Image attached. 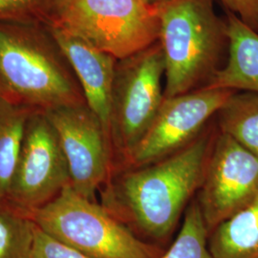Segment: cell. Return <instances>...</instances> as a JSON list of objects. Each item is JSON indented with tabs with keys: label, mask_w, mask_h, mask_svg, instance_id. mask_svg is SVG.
Segmentation results:
<instances>
[{
	"label": "cell",
	"mask_w": 258,
	"mask_h": 258,
	"mask_svg": "<svg viewBox=\"0 0 258 258\" xmlns=\"http://www.w3.org/2000/svg\"><path fill=\"white\" fill-rule=\"evenodd\" d=\"M68 185L69 169L57 134L43 110L34 109L7 198L31 212L49 203Z\"/></svg>",
	"instance_id": "ba28073f"
},
{
	"label": "cell",
	"mask_w": 258,
	"mask_h": 258,
	"mask_svg": "<svg viewBox=\"0 0 258 258\" xmlns=\"http://www.w3.org/2000/svg\"><path fill=\"white\" fill-rule=\"evenodd\" d=\"M225 7L258 32V0H221Z\"/></svg>",
	"instance_id": "ffe728a7"
},
{
	"label": "cell",
	"mask_w": 258,
	"mask_h": 258,
	"mask_svg": "<svg viewBox=\"0 0 258 258\" xmlns=\"http://www.w3.org/2000/svg\"><path fill=\"white\" fill-rule=\"evenodd\" d=\"M53 12V0H0V22L47 24Z\"/></svg>",
	"instance_id": "ac0fdd59"
},
{
	"label": "cell",
	"mask_w": 258,
	"mask_h": 258,
	"mask_svg": "<svg viewBox=\"0 0 258 258\" xmlns=\"http://www.w3.org/2000/svg\"><path fill=\"white\" fill-rule=\"evenodd\" d=\"M45 26L77 76L85 103L110 137L111 93L118 59L61 28Z\"/></svg>",
	"instance_id": "8fae6325"
},
{
	"label": "cell",
	"mask_w": 258,
	"mask_h": 258,
	"mask_svg": "<svg viewBox=\"0 0 258 258\" xmlns=\"http://www.w3.org/2000/svg\"><path fill=\"white\" fill-rule=\"evenodd\" d=\"M228 57L205 87L258 94V32L231 12L227 16Z\"/></svg>",
	"instance_id": "7c38bea8"
},
{
	"label": "cell",
	"mask_w": 258,
	"mask_h": 258,
	"mask_svg": "<svg viewBox=\"0 0 258 258\" xmlns=\"http://www.w3.org/2000/svg\"><path fill=\"white\" fill-rule=\"evenodd\" d=\"M214 258H258V194L209 235Z\"/></svg>",
	"instance_id": "4fadbf2b"
},
{
	"label": "cell",
	"mask_w": 258,
	"mask_h": 258,
	"mask_svg": "<svg viewBox=\"0 0 258 258\" xmlns=\"http://www.w3.org/2000/svg\"><path fill=\"white\" fill-rule=\"evenodd\" d=\"M165 56L158 40L116 64L111 93L110 140L125 160L164 102Z\"/></svg>",
	"instance_id": "8992f818"
},
{
	"label": "cell",
	"mask_w": 258,
	"mask_h": 258,
	"mask_svg": "<svg viewBox=\"0 0 258 258\" xmlns=\"http://www.w3.org/2000/svg\"><path fill=\"white\" fill-rule=\"evenodd\" d=\"M48 23L118 60L150 46L160 37L159 7L140 0H70L54 10Z\"/></svg>",
	"instance_id": "5b68a950"
},
{
	"label": "cell",
	"mask_w": 258,
	"mask_h": 258,
	"mask_svg": "<svg viewBox=\"0 0 258 258\" xmlns=\"http://www.w3.org/2000/svg\"><path fill=\"white\" fill-rule=\"evenodd\" d=\"M28 258H90L37 226Z\"/></svg>",
	"instance_id": "d6986e66"
},
{
	"label": "cell",
	"mask_w": 258,
	"mask_h": 258,
	"mask_svg": "<svg viewBox=\"0 0 258 258\" xmlns=\"http://www.w3.org/2000/svg\"><path fill=\"white\" fill-rule=\"evenodd\" d=\"M212 147L210 136L203 135L172 155L131 168L113 184L109 202L145 235L165 239L199 190Z\"/></svg>",
	"instance_id": "6da1fadb"
},
{
	"label": "cell",
	"mask_w": 258,
	"mask_h": 258,
	"mask_svg": "<svg viewBox=\"0 0 258 258\" xmlns=\"http://www.w3.org/2000/svg\"><path fill=\"white\" fill-rule=\"evenodd\" d=\"M165 56V98L190 92L211 80L229 50L227 22L212 0H170L159 7Z\"/></svg>",
	"instance_id": "3957f363"
},
{
	"label": "cell",
	"mask_w": 258,
	"mask_h": 258,
	"mask_svg": "<svg viewBox=\"0 0 258 258\" xmlns=\"http://www.w3.org/2000/svg\"><path fill=\"white\" fill-rule=\"evenodd\" d=\"M33 110L9 97L0 96V200L9 195L28 119Z\"/></svg>",
	"instance_id": "5bb4252c"
},
{
	"label": "cell",
	"mask_w": 258,
	"mask_h": 258,
	"mask_svg": "<svg viewBox=\"0 0 258 258\" xmlns=\"http://www.w3.org/2000/svg\"><path fill=\"white\" fill-rule=\"evenodd\" d=\"M209 231L197 201L190 204L175 241L161 258H214L209 249Z\"/></svg>",
	"instance_id": "2e32d148"
},
{
	"label": "cell",
	"mask_w": 258,
	"mask_h": 258,
	"mask_svg": "<svg viewBox=\"0 0 258 258\" xmlns=\"http://www.w3.org/2000/svg\"><path fill=\"white\" fill-rule=\"evenodd\" d=\"M54 126L76 192L92 200L109 171L110 137L87 104L62 105L43 110Z\"/></svg>",
	"instance_id": "30bf717a"
},
{
	"label": "cell",
	"mask_w": 258,
	"mask_h": 258,
	"mask_svg": "<svg viewBox=\"0 0 258 258\" xmlns=\"http://www.w3.org/2000/svg\"><path fill=\"white\" fill-rule=\"evenodd\" d=\"M140 1H142L143 3L147 4L148 6L160 7V6L166 4V3H167V2L170 1V0H140Z\"/></svg>",
	"instance_id": "44dd1931"
},
{
	"label": "cell",
	"mask_w": 258,
	"mask_h": 258,
	"mask_svg": "<svg viewBox=\"0 0 258 258\" xmlns=\"http://www.w3.org/2000/svg\"><path fill=\"white\" fill-rule=\"evenodd\" d=\"M37 227L90 258H161L111 212L66 186L53 200L28 212Z\"/></svg>",
	"instance_id": "277c9868"
},
{
	"label": "cell",
	"mask_w": 258,
	"mask_h": 258,
	"mask_svg": "<svg viewBox=\"0 0 258 258\" xmlns=\"http://www.w3.org/2000/svg\"><path fill=\"white\" fill-rule=\"evenodd\" d=\"M0 96H6V97H8V96H7V93L5 91V89H4V87H3L1 82H0Z\"/></svg>",
	"instance_id": "603a6c76"
},
{
	"label": "cell",
	"mask_w": 258,
	"mask_h": 258,
	"mask_svg": "<svg viewBox=\"0 0 258 258\" xmlns=\"http://www.w3.org/2000/svg\"><path fill=\"white\" fill-rule=\"evenodd\" d=\"M68 1L70 0H53V3H54V10L60 7L61 5H63L65 3H67Z\"/></svg>",
	"instance_id": "7402d4cb"
},
{
	"label": "cell",
	"mask_w": 258,
	"mask_h": 258,
	"mask_svg": "<svg viewBox=\"0 0 258 258\" xmlns=\"http://www.w3.org/2000/svg\"><path fill=\"white\" fill-rule=\"evenodd\" d=\"M46 26L0 22V82L7 96L34 109L84 103Z\"/></svg>",
	"instance_id": "7a4b0ae2"
},
{
	"label": "cell",
	"mask_w": 258,
	"mask_h": 258,
	"mask_svg": "<svg viewBox=\"0 0 258 258\" xmlns=\"http://www.w3.org/2000/svg\"><path fill=\"white\" fill-rule=\"evenodd\" d=\"M258 194V156L220 132L212 147L198 201L209 233Z\"/></svg>",
	"instance_id": "9c48e42d"
},
{
	"label": "cell",
	"mask_w": 258,
	"mask_h": 258,
	"mask_svg": "<svg viewBox=\"0 0 258 258\" xmlns=\"http://www.w3.org/2000/svg\"><path fill=\"white\" fill-rule=\"evenodd\" d=\"M217 115L220 132L258 156L257 93H234Z\"/></svg>",
	"instance_id": "9a60e30c"
},
{
	"label": "cell",
	"mask_w": 258,
	"mask_h": 258,
	"mask_svg": "<svg viewBox=\"0 0 258 258\" xmlns=\"http://www.w3.org/2000/svg\"><path fill=\"white\" fill-rule=\"evenodd\" d=\"M37 225L29 216L0 210V258H28Z\"/></svg>",
	"instance_id": "e0dca14e"
},
{
	"label": "cell",
	"mask_w": 258,
	"mask_h": 258,
	"mask_svg": "<svg viewBox=\"0 0 258 258\" xmlns=\"http://www.w3.org/2000/svg\"><path fill=\"white\" fill-rule=\"evenodd\" d=\"M236 91L201 87L165 98L147 133L124 160L131 168L148 166L189 145L206 122Z\"/></svg>",
	"instance_id": "52a82bcc"
}]
</instances>
